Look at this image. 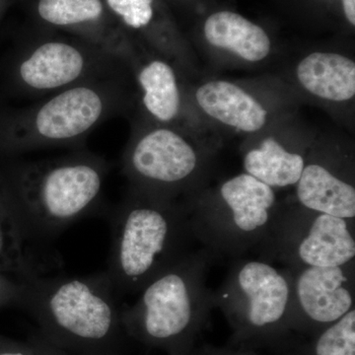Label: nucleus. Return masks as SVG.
<instances>
[{
	"label": "nucleus",
	"mask_w": 355,
	"mask_h": 355,
	"mask_svg": "<svg viewBox=\"0 0 355 355\" xmlns=\"http://www.w3.org/2000/svg\"><path fill=\"white\" fill-rule=\"evenodd\" d=\"M109 171L104 158L83 150L17 166L9 200L26 240L49 242L97 211Z\"/></svg>",
	"instance_id": "nucleus-1"
},
{
	"label": "nucleus",
	"mask_w": 355,
	"mask_h": 355,
	"mask_svg": "<svg viewBox=\"0 0 355 355\" xmlns=\"http://www.w3.org/2000/svg\"><path fill=\"white\" fill-rule=\"evenodd\" d=\"M26 282L23 306L38 333L69 355L123 354L127 338L119 297L106 272L38 277Z\"/></svg>",
	"instance_id": "nucleus-2"
},
{
	"label": "nucleus",
	"mask_w": 355,
	"mask_h": 355,
	"mask_svg": "<svg viewBox=\"0 0 355 355\" xmlns=\"http://www.w3.org/2000/svg\"><path fill=\"white\" fill-rule=\"evenodd\" d=\"M111 232L105 272L119 299L139 294L197 242L184 202L132 188L113 212Z\"/></svg>",
	"instance_id": "nucleus-3"
},
{
	"label": "nucleus",
	"mask_w": 355,
	"mask_h": 355,
	"mask_svg": "<svg viewBox=\"0 0 355 355\" xmlns=\"http://www.w3.org/2000/svg\"><path fill=\"white\" fill-rule=\"evenodd\" d=\"M216 260L205 248L195 249L151 280L132 305L121 308L127 338L168 355H191L216 308L207 279Z\"/></svg>",
	"instance_id": "nucleus-4"
},
{
	"label": "nucleus",
	"mask_w": 355,
	"mask_h": 355,
	"mask_svg": "<svg viewBox=\"0 0 355 355\" xmlns=\"http://www.w3.org/2000/svg\"><path fill=\"white\" fill-rule=\"evenodd\" d=\"M289 301L286 268L260 259L232 260L214 291L216 308L232 330L228 343L270 352L282 349L295 335L289 329Z\"/></svg>",
	"instance_id": "nucleus-5"
},
{
	"label": "nucleus",
	"mask_w": 355,
	"mask_h": 355,
	"mask_svg": "<svg viewBox=\"0 0 355 355\" xmlns=\"http://www.w3.org/2000/svg\"><path fill=\"white\" fill-rule=\"evenodd\" d=\"M184 205L196 241L216 259L231 261L257 249L280 207L275 189L247 173L198 191Z\"/></svg>",
	"instance_id": "nucleus-6"
},
{
	"label": "nucleus",
	"mask_w": 355,
	"mask_h": 355,
	"mask_svg": "<svg viewBox=\"0 0 355 355\" xmlns=\"http://www.w3.org/2000/svg\"><path fill=\"white\" fill-rule=\"evenodd\" d=\"M125 103L118 76L92 79L46 96L14 118L6 133L16 151L80 146Z\"/></svg>",
	"instance_id": "nucleus-7"
},
{
	"label": "nucleus",
	"mask_w": 355,
	"mask_h": 355,
	"mask_svg": "<svg viewBox=\"0 0 355 355\" xmlns=\"http://www.w3.org/2000/svg\"><path fill=\"white\" fill-rule=\"evenodd\" d=\"M260 260L282 266H338L355 261V220L302 205H280L257 247Z\"/></svg>",
	"instance_id": "nucleus-8"
},
{
	"label": "nucleus",
	"mask_w": 355,
	"mask_h": 355,
	"mask_svg": "<svg viewBox=\"0 0 355 355\" xmlns=\"http://www.w3.org/2000/svg\"><path fill=\"white\" fill-rule=\"evenodd\" d=\"M205 159L177 130L159 125L133 135L123 158L121 169L130 188L176 200L198 193Z\"/></svg>",
	"instance_id": "nucleus-9"
},
{
	"label": "nucleus",
	"mask_w": 355,
	"mask_h": 355,
	"mask_svg": "<svg viewBox=\"0 0 355 355\" xmlns=\"http://www.w3.org/2000/svg\"><path fill=\"white\" fill-rule=\"evenodd\" d=\"M123 64L87 42L49 40L26 53L17 76L32 96H49L92 79L118 76Z\"/></svg>",
	"instance_id": "nucleus-10"
},
{
	"label": "nucleus",
	"mask_w": 355,
	"mask_h": 355,
	"mask_svg": "<svg viewBox=\"0 0 355 355\" xmlns=\"http://www.w3.org/2000/svg\"><path fill=\"white\" fill-rule=\"evenodd\" d=\"M286 268L291 277L288 324L312 336L342 319L355 304V261L343 266Z\"/></svg>",
	"instance_id": "nucleus-11"
},
{
	"label": "nucleus",
	"mask_w": 355,
	"mask_h": 355,
	"mask_svg": "<svg viewBox=\"0 0 355 355\" xmlns=\"http://www.w3.org/2000/svg\"><path fill=\"white\" fill-rule=\"evenodd\" d=\"M37 10L44 22L80 33L85 42L119 58L123 64L135 62V53L123 34L106 30L103 0H39Z\"/></svg>",
	"instance_id": "nucleus-12"
},
{
	"label": "nucleus",
	"mask_w": 355,
	"mask_h": 355,
	"mask_svg": "<svg viewBox=\"0 0 355 355\" xmlns=\"http://www.w3.org/2000/svg\"><path fill=\"white\" fill-rule=\"evenodd\" d=\"M345 173L328 161H305L295 184L297 202L306 209L355 220L354 180Z\"/></svg>",
	"instance_id": "nucleus-13"
},
{
	"label": "nucleus",
	"mask_w": 355,
	"mask_h": 355,
	"mask_svg": "<svg viewBox=\"0 0 355 355\" xmlns=\"http://www.w3.org/2000/svg\"><path fill=\"white\" fill-rule=\"evenodd\" d=\"M196 100L210 118L240 132H259L268 121L265 107L244 89L228 81L202 84L196 92Z\"/></svg>",
	"instance_id": "nucleus-14"
},
{
	"label": "nucleus",
	"mask_w": 355,
	"mask_h": 355,
	"mask_svg": "<svg viewBox=\"0 0 355 355\" xmlns=\"http://www.w3.org/2000/svg\"><path fill=\"white\" fill-rule=\"evenodd\" d=\"M298 83L319 99L345 102L355 96V62L336 53H312L296 67Z\"/></svg>",
	"instance_id": "nucleus-15"
},
{
	"label": "nucleus",
	"mask_w": 355,
	"mask_h": 355,
	"mask_svg": "<svg viewBox=\"0 0 355 355\" xmlns=\"http://www.w3.org/2000/svg\"><path fill=\"white\" fill-rule=\"evenodd\" d=\"M203 32L211 46L231 51L246 62H261L272 50V42L263 28L231 11L210 15Z\"/></svg>",
	"instance_id": "nucleus-16"
},
{
	"label": "nucleus",
	"mask_w": 355,
	"mask_h": 355,
	"mask_svg": "<svg viewBox=\"0 0 355 355\" xmlns=\"http://www.w3.org/2000/svg\"><path fill=\"white\" fill-rule=\"evenodd\" d=\"M137 78L141 90L142 106L147 114L162 125L177 120L181 112L182 96L172 65L154 58L140 65Z\"/></svg>",
	"instance_id": "nucleus-17"
},
{
	"label": "nucleus",
	"mask_w": 355,
	"mask_h": 355,
	"mask_svg": "<svg viewBox=\"0 0 355 355\" xmlns=\"http://www.w3.org/2000/svg\"><path fill=\"white\" fill-rule=\"evenodd\" d=\"M302 153L284 146L275 137H266L258 147L245 153V172L272 189L287 188L297 184L304 168Z\"/></svg>",
	"instance_id": "nucleus-18"
},
{
	"label": "nucleus",
	"mask_w": 355,
	"mask_h": 355,
	"mask_svg": "<svg viewBox=\"0 0 355 355\" xmlns=\"http://www.w3.org/2000/svg\"><path fill=\"white\" fill-rule=\"evenodd\" d=\"M273 355H355V309L312 336L294 335Z\"/></svg>",
	"instance_id": "nucleus-19"
},
{
	"label": "nucleus",
	"mask_w": 355,
	"mask_h": 355,
	"mask_svg": "<svg viewBox=\"0 0 355 355\" xmlns=\"http://www.w3.org/2000/svg\"><path fill=\"white\" fill-rule=\"evenodd\" d=\"M105 3L130 29L146 30L155 17L154 0H105Z\"/></svg>",
	"instance_id": "nucleus-20"
},
{
	"label": "nucleus",
	"mask_w": 355,
	"mask_h": 355,
	"mask_svg": "<svg viewBox=\"0 0 355 355\" xmlns=\"http://www.w3.org/2000/svg\"><path fill=\"white\" fill-rule=\"evenodd\" d=\"M196 355H261L258 350L227 343L224 347L203 345L196 349Z\"/></svg>",
	"instance_id": "nucleus-21"
},
{
	"label": "nucleus",
	"mask_w": 355,
	"mask_h": 355,
	"mask_svg": "<svg viewBox=\"0 0 355 355\" xmlns=\"http://www.w3.org/2000/svg\"><path fill=\"white\" fill-rule=\"evenodd\" d=\"M28 343L31 345L35 355H69L64 350L55 347L53 343L46 340L39 333L32 335Z\"/></svg>",
	"instance_id": "nucleus-22"
},
{
	"label": "nucleus",
	"mask_w": 355,
	"mask_h": 355,
	"mask_svg": "<svg viewBox=\"0 0 355 355\" xmlns=\"http://www.w3.org/2000/svg\"><path fill=\"white\" fill-rule=\"evenodd\" d=\"M25 291V282H21L20 284H9L0 279V300L4 297L14 299L22 305L23 300H24Z\"/></svg>",
	"instance_id": "nucleus-23"
},
{
	"label": "nucleus",
	"mask_w": 355,
	"mask_h": 355,
	"mask_svg": "<svg viewBox=\"0 0 355 355\" xmlns=\"http://www.w3.org/2000/svg\"><path fill=\"white\" fill-rule=\"evenodd\" d=\"M0 355H35L29 343H20L0 338Z\"/></svg>",
	"instance_id": "nucleus-24"
},
{
	"label": "nucleus",
	"mask_w": 355,
	"mask_h": 355,
	"mask_svg": "<svg viewBox=\"0 0 355 355\" xmlns=\"http://www.w3.org/2000/svg\"><path fill=\"white\" fill-rule=\"evenodd\" d=\"M345 17L352 26L355 25V0H342Z\"/></svg>",
	"instance_id": "nucleus-25"
},
{
	"label": "nucleus",
	"mask_w": 355,
	"mask_h": 355,
	"mask_svg": "<svg viewBox=\"0 0 355 355\" xmlns=\"http://www.w3.org/2000/svg\"><path fill=\"white\" fill-rule=\"evenodd\" d=\"M116 355H123V354H116ZM191 355H196V349H195V352H193V354H191Z\"/></svg>",
	"instance_id": "nucleus-26"
}]
</instances>
